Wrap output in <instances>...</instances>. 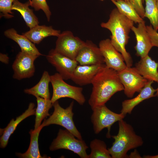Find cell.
Segmentation results:
<instances>
[{
    "label": "cell",
    "mask_w": 158,
    "mask_h": 158,
    "mask_svg": "<svg viewBox=\"0 0 158 158\" xmlns=\"http://www.w3.org/2000/svg\"><path fill=\"white\" fill-rule=\"evenodd\" d=\"M31 6L33 7L35 11L41 9L44 13L48 21H49L51 12L47 4L46 0H31Z\"/></svg>",
    "instance_id": "29"
},
{
    "label": "cell",
    "mask_w": 158,
    "mask_h": 158,
    "mask_svg": "<svg viewBox=\"0 0 158 158\" xmlns=\"http://www.w3.org/2000/svg\"><path fill=\"white\" fill-rule=\"evenodd\" d=\"M123 0L126 1H129V0Z\"/></svg>",
    "instance_id": "37"
},
{
    "label": "cell",
    "mask_w": 158,
    "mask_h": 158,
    "mask_svg": "<svg viewBox=\"0 0 158 158\" xmlns=\"http://www.w3.org/2000/svg\"><path fill=\"white\" fill-rule=\"evenodd\" d=\"M35 104L30 103L28 109L21 115L17 117L15 120L12 119L7 126L4 129H1V136L0 138V147L4 148L7 145L9 138L15 130L17 126L22 121L32 115H35Z\"/></svg>",
    "instance_id": "17"
},
{
    "label": "cell",
    "mask_w": 158,
    "mask_h": 158,
    "mask_svg": "<svg viewBox=\"0 0 158 158\" xmlns=\"http://www.w3.org/2000/svg\"><path fill=\"white\" fill-rule=\"evenodd\" d=\"M138 24L137 27L133 25L131 30L134 33L136 40V44L134 47L136 55L142 58L148 55L153 46L147 30L145 21Z\"/></svg>",
    "instance_id": "14"
},
{
    "label": "cell",
    "mask_w": 158,
    "mask_h": 158,
    "mask_svg": "<svg viewBox=\"0 0 158 158\" xmlns=\"http://www.w3.org/2000/svg\"><path fill=\"white\" fill-rule=\"evenodd\" d=\"M92 92L88 103L92 109L105 104L116 92L123 90L124 87L118 72L103 64L93 79Z\"/></svg>",
    "instance_id": "1"
},
{
    "label": "cell",
    "mask_w": 158,
    "mask_h": 158,
    "mask_svg": "<svg viewBox=\"0 0 158 158\" xmlns=\"http://www.w3.org/2000/svg\"><path fill=\"white\" fill-rule=\"evenodd\" d=\"M44 127L41 124L36 130H31L29 131L30 135V141L29 148L25 153H16V155L22 158H47L46 156H42L39 151L38 139L40 133Z\"/></svg>",
    "instance_id": "23"
},
{
    "label": "cell",
    "mask_w": 158,
    "mask_h": 158,
    "mask_svg": "<svg viewBox=\"0 0 158 158\" xmlns=\"http://www.w3.org/2000/svg\"><path fill=\"white\" fill-rule=\"evenodd\" d=\"M39 56L21 51L19 52L12 66L13 78L20 80L33 76L35 71L34 61Z\"/></svg>",
    "instance_id": "10"
},
{
    "label": "cell",
    "mask_w": 158,
    "mask_h": 158,
    "mask_svg": "<svg viewBox=\"0 0 158 158\" xmlns=\"http://www.w3.org/2000/svg\"><path fill=\"white\" fill-rule=\"evenodd\" d=\"M100 0L101 1H104V0Z\"/></svg>",
    "instance_id": "39"
},
{
    "label": "cell",
    "mask_w": 158,
    "mask_h": 158,
    "mask_svg": "<svg viewBox=\"0 0 158 158\" xmlns=\"http://www.w3.org/2000/svg\"><path fill=\"white\" fill-rule=\"evenodd\" d=\"M54 49L58 52L71 59L75 60L80 49L85 42L75 36L70 31L61 33L57 37Z\"/></svg>",
    "instance_id": "9"
},
{
    "label": "cell",
    "mask_w": 158,
    "mask_h": 158,
    "mask_svg": "<svg viewBox=\"0 0 158 158\" xmlns=\"http://www.w3.org/2000/svg\"><path fill=\"white\" fill-rule=\"evenodd\" d=\"M29 1H30V6H31V0H29Z\"/></svg>",
    "instance_id": "38"
},
{
    "label": "cell",
    "mask_w": 158,
    "mask_h": 158,
    "mask_svg": "<svg viewBox=\"0 0 158 158\" xmlns=\"http://www.w3.org/2000/svg\"><path fill=\"white\" fill-rule=\"evenodd\" d=\"M90 146L91 151L88 158H112L104 141L95 139L90 142Z\"/></svg>",
    "instance_id": "26"
},
{
    "label": "cell",
    "mask_w": 158,
    "mask_h": 158,
    "mask_svg": "<svg viewBox=\"0 0 158 158\" xmlns=\"http://www.w3.org/2000/svg\"><path fill=\"white\" fill-rule=\"evenodd\" d=\"M141 158V157L139 153L135 150L134 152H131L128 158Z\"/></svg>",
    "instance_id": "33"
},
{
    "label": "cell",
    "mask_w": 158,
    "mask_h": 158,
    "mask_svg": "<svg viewBox=\"0 0 158 158\" xmlns=\"http://www.w3.org/2000/svg\"><path fill=\"white\" fill-rule=\"evenodd\" d=\"M99 47L107 67L117 72L127 67L122 55L112 44L110 39L101 41Z\"/></svg>",
    "instance_id": "12"
},
{
    "label": "cell",
    "mask_w": 158,
    "mask_h": 158,
    "mask_svg": "<svg viewBox=\"0 0 158 158\" xmlns=\"http://www.w3.org/2000/svg\"><path fill=\"white\" fill-rule=\"evenodd\" d=\"M119 12L134 23L138 24L144 22L129 1L111 0Z\"/></svg>",
    "instance_id": "24"
},
{
    "label": "cell",
    "mask_w": 158,
    "mask_h": 158,
    "mask_svg": "<svg viewBox=\"0 0 158 158\" xmlns=\"http://www.w3.org/2000/svg\"><path fill=\"white\" fill-rule=\"evenodd\" d=\"M144 158H158V154L155 155H144L143 156Z\"/></svg>",
    "instance_id": "34"
},
{
    "label": "cell",
    "mask_w": 158,
    "mask_h": 158,
    "mask_svg": "<svg viewBox=\"0 0 158 158\" xmlns=\"http://www.w3.org/2000/svg\"><path fill=\"white\" fill-rule=\"evenodd\" d=\"M59 73L50 75V82L53 88V94L51 99L53 104L59 99L69 98L83 105L85 101L83 94V88L70 85L66 83Z\"/></svg>",
    "instance_id": "5"
},
{
    "label": "cell",
    "mask_w": 158,
    "mask_h": 158,
    "mask_svg": "<svg viewBox=\"0 0 158 158\" xmlns=\"http://www.w3.org/2000/svg\"><path fill=\"white\" fill-rule=\"evenodd\" d=\"M129 1L139 15L142 18H145V8L142 0H129Z\"/></svg>",
    "instance_id": "30"
},
{
    "label": "cell",
    "mask_w": 158,
    "mask_h": 158,
    "mask_svg": "<svg viewBox=\"0 0 158 158\" xmlns=\"http://www.w3.org/2000/svg\"><path fill=\"white\" fill-rule=\"evenodd\" d=\"M157 7L158 9V0H157Z\"/></svg>",
    "instance_id": "36"
},
{
    "label": "cell",
    "mask_w": 158,
    "mask_h": 158,
    "mask_svg": "<svg viewBox=\"0 0 158 158\" xmlns=\"http://www.w3.org/2000/svg\"><path fill=\"white\" fill-rule=\"evenodd\" d=\"M0 61L5 64H8L9 63V58L7 55L0 53Z\"/></svg>",
    "instance_id": "32"
},
{
    "label": "cell",
    "mask_w": 158,
    "mask_h": 158,
    "mask_svg": "<svg viewBox=\"0 0 158 158\" xmlns=\"http://www.w3.org/2000/svg\"><path fill=\"white\" fill-rule=\"evenodd\" d=\"M61 31L54 29L51 26L37 25L23 34L34 44H39L45 38L54 36L58 37Z\"/></svg>",
    "instance_id": "20"
},
{
    "label": "cell",
    "mask_w": 158,
    "mask_h": 158,
    "mask_svg": "<svg viewBox=\"0 0 158 158\" xmlns=\"http://www.w3.org/2000/svg\"><path fill=\"white\" fill-rule=\"evenodd\" d=\"M134 23L121 13L116 8L112 10L108 20L102 22L100 24L102 28L111 32V42L122 54L128 67L132 66L133 60L130 55L126 51L125 46L128 42L129 33Z\"/></svg>",
    "instance_id": "2"
},
{
    "label": "cell",
    "mask_w": 158,
    "mask_h": 158,
    "mask_svg": "<svg viewBox=\"0 0 158 158\" xmlns=\"http://www.w3.org/2000/svg\"><path fill=\"white\" fill-rule=\"evenodd\" d=\"M48 61L56 68L64 80L71 79L78 62L52 49L46 56Z\"/></svg>",
    "instance_id": "11"
},
{
    "label": "cell",
    "mask_w": 158,
    "mask_h": 158,
    "mask_svg": "<svg viewBox=\"0 0 158 158\" xmlns=\"http://www.w3.org/2000/svg\"><path fill=\"white\" fill-rule=\"evenodd\" d=\"M153 81L148 80L144 87L135 97L124 100L122 103V109L121 113L125 116L127 114H130L134 107L144 100L154 97L156 89L152 86Z\"/></svg>",
    "instance_id": "15"
},
{
    "label": "cell",
    "mask_w": 158,
    "mask_h": 158,
    "mask_svg": "<svg viewBox=\"0 0 158 158\" xmlns=\"http://www.w3.org/2000/svg\"><path fill=\"white\" fill-rule=\"evenodd\" d=\"M118 122V133L111 136L114 141L108 149L112 158H128V151L142 146L143 141L141 136L136 134L131 125L123 119Z\"/></svg>",
    "instance_id": "3"
},
{
    "label": "cell",
    "mask_w": 158,
    "mask_h": 158,
    "mask_svg": "<svg viewBox=\"0 0 158 158\" xmlns=\"http://www.w3.org/2000/svg\"><path fill=\"white\" fill-rule=\"evenodd\" d=\"M135 68L139 73L148 80L158 81V63L152 60L148 55L141 58Z\"/></svg>",
    "instance_id": "18"
},
{
    "label": "cell",
    "mask_w": 158,
    "mask_h": 158,
    "mask_svg": "<svg viewBox=\"0 0 158 158\" xmlns=\"http://www.w3.org/2000/svg\"><path fill=\"white\" fill-rule=\"evenodd\" d=\"M4 33L6 37L17 43L20 47L21 51L39 56L42 55L34 44L24 35H20L18 34L14 28L8 29L4 31Z\"/></svg>",
    "instance_id": "19"
},
{
    "label": "cell",
    "mask_w": 158,
    "mask_h": 158,
    "mask_svg": "<svg viewBox=\"0 0 158 158\" xmlns=\"http://www.w3.org/2000/svg\"><path fill=\"white\" fill-rule=\"evenodd\" d=\"M29 6H30V4L29 1L23 3L18 0H15L13 4L12 10H14L19 12L27 26L30 29L38 25L39 22L33 10L29 8Z\"/></svg>",
    "instance_id": "21"
},
{
    "label": "cell",
    "mask_w": 158,
    "mask_h": 158,
    "mask_svg": "<svg viewBox=\"0 0 158 158\" xmlns=\"http://www.w3.org/2000/svg\"><path fill=\"white\" fill-rule=\"evenodd\" d=\"M15 0H0V17H4L6 18L13 17L11 15L13 13L11 11L12 8Z\"/></svg>",
    "instance_id": "28"
},
{
    "label": "cell",
    "mask_w": 158,
    "mask_h": 158,
    "mask_svg": "<svg viewBox=\"0 0 158 158\" xmlns=\"http://www.w3.org/2000/svg\"><path fill=\"white\" fill-rule=\"evenodd\" d=\"M73 105L74 102L72 101L68 107L64 109L60 106L58 101H56L53 104L54 109L53 114L48 119L44 120L42 125L44 127L51 124L60 125L71 133L77 138L82 140L81 135L73 120Z\"/></svg>",
    "instance_id": "4"
},
{
    "label": "cell",
    "mask_w": 158,
    "mask_h": 158,
    "mask_svg": "<svg viewBox=\"0 0 158 158\" xmlns=\"http://www.w3.org/2000/svg\"><path fill=\"white\" fill-rule=\"evenodd\" d=\"M118 73L124 87V94L129 98L132 97L135 92H139L148 81L139 73L135 67L127 66Z\"/></svg>",
    "instance_id": "8"
},
{
    "label": "cell",
    "mask_w": 158,
    "mask_h": 158,
    "mask_svg": "<svg viewBox=\"0 0 158 158\" xmlns=\"http://www.w3.org/2000/svg\"><path fill=\"white\" fill-rule=\"evenodd\" d=\"M146 27L153 46L158 47V33L151 25L146 26Z\"/></svg>",
    "instance_id": "31"
},
{
    "label": "cell",
    "mask_w": 158,
    "mask_h": 158,
    "mask_svg": "<svg viewBox=\"0 0 158 158\" xmlns=\"http://www.w3.org/2000/svg\"><path fill=\"white\" fill-rule=\"evenodd\" d=\"M158 83V81L157 82ZM156 93L155 94V96H157L158 97V87L156 89Z\"/></svg>",
    "instance_id": "35"
},
{
    "label": "cell",
    "mask_w": 158,
    "mask_h": 158,
    "mask_svg": "<svg viewBox=\"0 0 158 158\" xmlns=\"http://www.w3.org/2000/svg\"><path fill=\"white\" fill-rule=\"evenodd\" d=\"M75 136L67 130L60 129L56 138L49 147L51 151L59 149L71 150L81 158H88L86 150L88 148L84 140L76 139Z\"/></svg>",
    "instance_id": "6"
},
{
    "label": "cell",
    "mask_w": 158,
    "mask_h": 158,
    "mask_svg": "<svg viewBox=\"0 0 158 158\" xmlns=\"http://www.w3.org/2000/svg\"><path fill=\"white\" fill-rule=\"evenodd\" d=\"M37 107L35 110L36 116L34 130L37 129L41 125L42 120L50 116L49 111L53 106L50 99H46L40 97H36Z\"/></svg>",
    "instance_id": "25"
},
{
    "label": "cell",
    "mask_w": 158,
    "mask_h": 158,
    "mask_svg": "<svg viewBox=\"0 0 158 158\" xmlns=\"http://www.w3.org/2000/svg\"><path fill=\"white\" fill-rule=\"evenodd\" d=\"M103 64L78 65L73 72L71 79L80 86L91 84Z\"/></svg>",
    "instance_id": "16"
},
{
    "label": "cell",
    "mask_w": 158,
    "mask_h": 158,
    "mask_svg": "<svg viewBox=\"0 0 158 158\" xmlns=\"http://www.w3.org/2000/svg\"><path fill=\"white\" fill-rule=\"evenodd\" d=\"M50 82V75L45 71L39 82L32 87L24 90L25 93L32 95L36 97H40L46 99H50L49 84Z\"/></svg>",
    "instance_id": "22"
},
{
    "label": "cell",
    "mask_w": 158,
    "mask_h": 158,
    "mask_svg": "<svg viewBox=\"0 0 158 158\" xmlns=\"http://www.w3.org/2000/svg\"><path fill=\"white\" fill-rule=\"evenodd\" d=\"M157 0H144L146 6L145 18L149 20L153 29L157 31L158 30V9L157 6Z\"/></svg>",
    "instance_id": "27"
},
{
    "label": "cell",
    "mask_w": 158,
    "mask_h": 158,
    "mask_svg": "<svg viewBox=\"0 0 158 158\" xmlns=\"http://www.w3.org/2000/svg\"><path fill=\"white\" fill-rule=\"evenodd\" d=\"M91 119L94 132L98 134L103 129L107 128V137H111L110 131L111 126L116 122L123 119L125 116L121 113L117 114L109 109L105 104L96 107L92 109Z\"/></svg>",
    "instance_id": "7"
},
{
    "label": "cell",
    "mask_w": 158,
    "mask_h": 158,
    "mask_svg": "<svg viewBox=\"0 0 158 158\" xmlns=\"http://www.w3.org/2000/svg\"><path fill=\"white\" fill-rule=\"evenodd\" d=\"M75 60L81 65L102 64L105 63L99 47L88 40L85 42V44L79 51Z\"/></svg>",
    "instance_id": "13"
}]
</instances>
